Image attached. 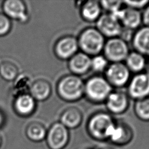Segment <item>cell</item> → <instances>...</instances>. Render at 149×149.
<instances>
[{
	"mask_svg": "<svg viewBox=\"0 0 149 149\" xmlns=\"http://www.w3.org/2000/svg\"><path fill=\"white\" fill-rule=\"evenodd\" d=\"M115 123L109 112H98L90 118L87 125V131L93 139L104 140L109 138Z\"/></svg>",
	"mask_w": 149,
	"mask_h": 149,
	"instance_id": "6da1fadb",
	"label": "cell"
},
{
	"mask_svg": "<svg viewBox=\"0 0 149 149\" xmlns=\"http://www.w3.org/2000/svg\"><path fill=\"white\" fill-rule=\"evenodd\" d=\"M77 41L82 52L94 56L102 52L106 41L96 27H88L80 33Z\"/></svg>",
	"mask_w": 149,
	"mask_h": 149,
	"instance_id": "7a4b0ae2",
	"label": "cell"
},
{
	"mask_svg": "<svg viewBox=\"0 0 149 149\" xmlns=\"http://www.w3.org/2000/svg\"><path fill=\"white\" fill-rule=\"evenodd\" d=\"M112 87L104 76H94L84 83V94L94 103H102L112 91Z\"/></svg>",
	"mask_w": 149,
	"mask_h": 149,
	"instance_id": "3957f363",
	"label": "cell"
},
{
	"mask_svg": "<svg viewBox=\"0 0 149 149\" xmlns=\"http://www.w3.org/2000/svg\"><path fill=\"white\" fill-rule=\"evenodd\" d=\"M58 93L60 97L67 101H76L84 94V83L78 76H65L58 83Z\"/></svg>",
	"mask_w": 149,
	"mask_h": 149,
	"instance_id": "277c9868",
	"label": "cell"
},
{
	"mask_svg": "<svg viewBox=\"0 0 149 149\" xmlns=\"http://www.w3.org/2000/svg\"><path fill=\"white\" fill-rule=\"evenodd\" d=\"M102 52L103 55L111 63L123 62L130 52L127 42L119 37L108 38Z\"/></svg>",
	"mask_w": 149,
	"mask_h": 149,
	"instance_id": "5b68a950",
	"label": "cell"
},
{
	"mask_svg": "<svg viewBox=\"0 0 149 149\" xmlns=\"http://www.w3.org/2000/svg\"><path fill=\"white\" fill-rule=\"evenodd\" d=\"M104 74V77L110 85L116 88L125 86L130 79V72L123 62L111 63Z\"/></svg>",
	"mask_w": 149,
	"mask_h": 149,
	"instance_id": "8992f818",
	"label": "cell"
},
{
	"mask_svg": "<svg viewBox=\"0 0 149 149\" xmlns=\"http://www.w3.org/2000/svg\"><path fill=\"white\" fill-rule=\"evenodd\" d=\"M45 140L49 149H63L69 140L68 129L61 122H56L47 132Z\"/></svg>",
	"mask_w": 149,
	"mask_h": 149,
	"instance_id": "52a82bcc",
	"label": "cell"
},
{
	"mask_svg": "<svg viewBox=\"0 0 149 149\" xmlns=\"http://www.w3.org/2000/svg\"><path fill=\"white\" fill-rule=\"evenodd\" d=\"M127 94L129 98L136 101L149 97V74L142 72L131 78L128 83Z\"/></svg>",
	"mask_w": 149,
	"mask_h": 149,
	"instance_id": "ba28073f",
	"label": "cell"
},
{
	"mask_svg": "<svg viewBox=\"0 0 149 149\" xmlns=\"http://www.w3.org/2000/svg\"><path fill=\"white\" fill-rule=\"evenodd\" d=\"M96 28L105 38H111L119 37L123 27L115 15L105 13L96 21Z\"/></svg>",
	"mask_w": 149,
	"mask_h": 149,
	"instance_id": "9c48e42d",
	"label": "cell"
},
{
	"mask_svg": "<svg viewBox=\"0 0 149 149\" xmlns=\"http://www.w3.org/2000/svg\"><path fill=\"white\" fill-rule=\"evenodd\" d=\"M129 98L126 93L112 91L104 102L109 113L119 115L127 111L129 106Z\"/></svg>",
	"mask_w": 149,
	"mask_h": 149,
	"instance_id": "30bf717a",
	"label": "cell"
},
{
	"mask_svg": "<svg viewBox=\"0 0 149 149\" xmlns=\"http://www.w3.org/2000/svg\"><path fill=\"white\" fill-rule=\"evenodd\" d=\"M116 16L123 28L133 30L138 29L142 23L141 14L138 10L126 6L115 13Z\"/></svg>",
	"mask_w": 149,
	"mask_h": 149,
	"instance_id": "8fae6325",
	"label": "cell"
},
{
	"mask_svg": "<svg viewBox=\"0 0 149 149\" xmlns=\"http://www.w3.org/2000/svg\"><path fill=\"white\" fill-rule=\"evenodd\" d=\"M5 15L9 19L25 22L28 19L26 6L20 0H7L3 3Z\"/></svg>",
	"mask_w": 149,
	"mask_h": 149,
	"instance_id": "7c38bea8",
	"label": "cell"
},
{
	"mask_svg": "<svg viewBox=\"0 0 149 149\" xmlns=\"http://www.w3.org/2000/svg\"><path fill=\"white\" fill-rule=\"evenodd\" d=\"M78 48L77 40L73 37L67 36L62 38L56 42L55 51L59 58L66 59L75 55Z\"/></svg>",
	"mask_w": 149,
	"mask_h": 149,
	"instance_id": "4fadbf2b",
	"label": "cell"
},
{
	"mask_svg": "<svg viewBox=\"0 0 149 149\" xmlns=\"http://www.w3.org/2000/svg\"><path fill=\"white\" fill-rule=\"evenodd\" d=\"M134 51L149 57V27L143 26L137 29L132 38Z\"/></svg>",
	"mask_w": 149,
	"mask_h": 149,
	"instance_id": "5bb4252c",
	"label": "cell"
},
{
	"mask_svg": "<svg viewBox=\"0 0 149 149\" xmlns=\"http://www.w3.org/2000/svg\"><path fill=\"white\" fill-rule=\"evenodd\" d=\"M133 137V132L130 127L124 122H116L111 133L109 139L116 145H125Z\"/></svg>",
	"mask_w": 149,
	"mask_h": 149,
	"instance_id": "9a60e30c",
	"label": "cell"
},
{
	"mask_svg": "<svg viewBox=\"0 0 149 149\" xmlns=\"http://www.w3.org/2000/svg\"><path fill=\"white\" fill-rule=\"evenodd\" d=\"M91 58L84 52H78L74 55L69 62V67L75 75L86 73L91 69Z\"/></svg>",
	"mask_w": 149,
	"mask_h": 149,
	"instance_id": "2e32d148",
	"label": "cell"
},
{
	"mask_svg": "<svg viewBox=\"0 0 149 149\" xmlns=\"http://www.w3.org/2000/svg\"><path fill=\"white\" fill-rule=\"evenodd\" d=\"M102 8L100 1H87L81 6L80 13L83 19L87 22H96L102 15Z\"/></svg>",
	"mask_w": 149,
	"mask_h": 149,
	"instance_id": "e0dca14e",
	"label": "cell"
},
{
	"mask_svg": "<svg viewBox=\"0 0 149 149\" xmlns=\"http://www.w3.org/2000/svg\"><path fill=\"white\" fill-rule=\"evenodd\" d=\"M35 106V100L31 94L27 93L19 95L15 101L16 111L23 116L30 115L34 111Z\"/></svg>",
	"mask_w": 149,
	"mask_h": 149,
	"instance_id": "ac0fdd59",
	"label": "cell"
},
{
	"mask_svg": "<svg viewBox=\"0 0 149 149\" xmlns=\"http://www.w3.org/2000/svg\"><path fill=\"white\" fill-rule=\"evenodd\" d=\"M82 119V113L78 108L70 107L61 115L60 122L68 129H74L80 125Z\"/></svg>",
	"mask_w": 149,
	"mask_h": 149,
	"instance_id": "d6986e66",
	"label": "cell"
},
{
	"mask_svg": "<svg viewBox=\"0 0 149 149\" xmlns=\"http://www.w3.org/2000/svg\"><path fill=\"white\" fill-rule=\"evenodd\" d=\"M125 62V64L130 72L136 74L142 72L146 69L147 61L144 55L136 51H133L129 52Z\"/></svg>",
	"mask_w": 149,
	"mask_h": 149,
	"instance_id": "ffe728a7",
	"label": "cell"
},
{
	"mask_svg": "<svg viewBox=\"0 0 149 149\" xmlns=\"http://www.w3.org/2000/svg\"><path fill=\"white\" fill-rule=\"evenodd\" d=\"M51 92L50 84L46 80L39 79L34 81L30 87L31 95L34 100L43 101L49 97Z\"/></svg>",
	"mask_w": 149,
	"mask_h": 149,
	"instance_id": "44dd1931",
	"label": "cell"
},
{
	"mask_svg": "<svg viewBox=\"0 0 149 149\" xmlns=\"http://www.w3.org/2000/svg\"><path fill=\"white\" fill-rule=\"evenodd\" d=\"M47 132L45 127L42 124L38 122H33L27 126L26 135L30 140L39 142L45 139Z\"/></svg>",
	"mask_w": 149,
	"mask_h": 149,
	"instance_id": "7402d4cb",
	"label": "cell"
},
{
	"mask_svg": "<svg viewBox=\"0 0 149 149\" xmlns=\"http://www.w3.org/2000/svg\"><path fill=\"white\" fill-rule=\"evenodd\" d=\"M134 112L141 120L149 122V97L136 100L134 105Z\"/></svg>",
	"mask_w": 149,
	"mask_h": 149,
	"instance_id": "603a6c76",
	"label": "cell"
},
{
	"mask_svg": "<svg viewBox=\"0 0 149 149\" xmlns=\"http://www.w3.org/2000/svg\"><path fill=\"white\" fill-rule=\"evenodd\" d=\"M18 74L16 66L9 61H4L0 64V75L8 81L15 79Z\"/></svg>",
	"mask_w": 149,
	"mask_h": 149,
	"instance_id": "cb8c5ba5",
	"label": "cell"
},
{
	"mask_svg": "<svg viewBox=\"0 0 149 149\" xmlns=\"http://www.w3.org/2000/svg\"><path fill=\"white\" fill-rule=\"evenodd\" d=\"M109 65V62L103 55H97L91 58V69L97 73L104 72Z\"/></svg>",
	"mask_w": 149,
	"mask_h": 149,
	"instance_id": "d4e9b609",
	"label": "cell"
},
{
	"mask_svg": "<svg viewBox=\"0 0 149 149\" xmlns=\"http://www.w3.org/2000/svg\"><path fill=\"white\" fill-rule=\"evenodd\" d=\"M100 4L102 9L107 11V13H115L122 8L123 4L122 1H101Z\"/></svg>",
	"mask_w": 149,
	"mask_h": 149,
	"instance_id": "484cf974",
	"label": "cell"
},
{
	"mask_svg": "<svg viewBox=\"0 0 149 149\" xmlns=\"http://www.w3.org/2000/svg\"><path fill=\"white\" fill-rule=\"evenodd\" d=\"M10 27L9 18L5 14L0 13V36L6 34L9 31Z\"/></svg>",
	"mask_w": 149,
	"mask_h": 149,
	"instance_id": "4316f807",
	"label": "cell"
},
{
	"mask_svg": "<svg viewBox=\"0 0 149 149\" xmlns=\"http://www.w3.org/2000/svg\"><path fill=\"white\" fill-rule=\"evenodd\" d=\"M123 4L127 7L139 10L145 8L149 3V1H123Z\"/></svg>",
	"mask_w": 149,
	"mask_h": 149,
	"instance_id": "83f0119b",
	"label": "cell"
},
{
	"mask_svg": "<svg viewBox=\"0 0 149 149\" xmlns=\"http://www.w3.org/2000/svg\"><path fill=\"white\" fill-rule=\"evenodd\" d=\"M142 23L144 24V26L149 27V3L144 8L143 13L141 14Z\"/></svg>",
	"mask_w": 149,
	"mask_h": 149,
	"instance_id": "f1b7e54d",
	"label": "cell"
},
{
	"mask_svg": "<svg viewBox=\"0 0 149 149\" xmlns=\"http://www.w3.org/2000/svg\"><path fill=\"white\" fill-rule=\"evenodd\" d=\"M146 72L149 74V58L148 60L146 62Z\"/></svg>",
	"mask_w": 149,
	"mask_h": 149,
	"instance_id": "f546056e",
	"label": "cell"
},
{
	"mask_svg": "<svg viewBox=\"0 0 149 149\" xmlns=\"http://www.w3.org/2000/svg\"><path fill=\"white\" fill-rule=\"evenodd\" d=\"M2 121H3V117H2V114L0 113V125L2 124Z\"/></svg>",
	"mask_w": 149,
	"mask_h": 149,
	"instance_id": "4dcf8cb0",
	"label": "cell"
},
{
	"mask_svg": "<svg viewBox=\"0 0 149 149\" xmlns=\"http://www.w3.org/2000/svg\"><path fill=\"white\" fill-rule=\"evenodd\" d=\"M2 137H1V134H0V147H1V145H2Z\"/></svg>",
	"mask_w": 149,
	"mask_h": 149,
	"instance_id": "1f68e13d",
	"label": "cell"
},
{
	"mask_svg": "<svg viewBox=\"0 0 149 149\" xmlns=\"http://www.w3.org/2000/svg\"><path fill=\"white\" fill-rule=\"evenodd\" d=\"M104 149H111V148H104Z\"/></svg>",
	"mask_w": 149,
	"mask_h": 149,
	"instance_id": "d6a6232c",
	"label": "cell"
}]
</instances>
